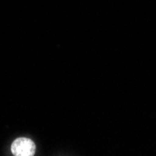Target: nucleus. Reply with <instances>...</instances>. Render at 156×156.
I'll use <instances>...</instances> for the list:
<instances>
[{"label": "nucleus", "mask_w": 156, "mask_h": 156, "mask_svg": "<svg viewBox=\"0 0 156 156\" xmlns=\"http://www.w3.org/2000/svg\"><path fill=\"white\" fill-rule=\"evenodd\" d=\"M11 151L15 156H32L36 151V145L29 138L20 137L13 141Z\"/></svg>", "instance_id": "1"}]
</instances>
